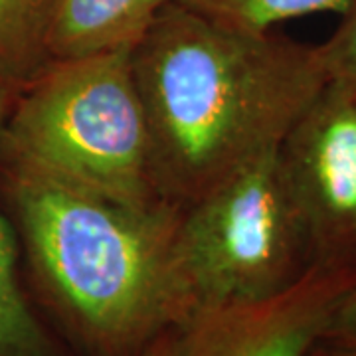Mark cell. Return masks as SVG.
<instances>
[{
  "label": "cell",
  "instance_id": "obj_1",
  "mask_svg": "<svg viewBox=\"0 0 356 356\" xmlns=\"http://www.w3.org/2000/svg\"><path fill=\"white\" fill-rule=\"evenodd\" d=\"M163 196L184 206L273 149L327 86L318 48L166 2L131 50Z\"/></svg>",
  "mask_w": 356,
  "mask_h": 356
},
{
  "label": "cell",
  "instance_id": "obj_2",
  "mask_svg": "<svg viewBox=\"0 0 356 356\" xmlns=\"http://www.w3.org/2000/svg\"><path fill=\"white\" fill-rule=\"evenodd\" d=\"M30 264L93 356H139L186 325L175 264L180 206H131L6 163Z\"/></svg>",
  "mask_w": 356,
  "mask_h": 356
},
{
  "label": "cell",
  "instance_id": "obj_3",
  "mask_svg": "<svg viewBox=\"0 0 356 356\" xmlns=\"http://www.w3.org/2000/svg\"><path fill=\"white\" fill-rule=\"evenodd\" d=\"M0 151L4 163L117 202L170 204L156 178L131 50L50 60L10 103Z\"/></svg>",
  "mask_w": 356,
  "mask_h": 356
},
{
  "label": "cell",
  "instance_id": "obj_4",
  "mask_svg": "<svg viewBox=\"0 0 356 356\" xmlns=\"http://www.w3.org/2000/svg\"><path fill=\"white\" fill-rule=\"evenodd\" d=\"M175 264L188 321L204 311L277 295L313 267L283 180L280 149L180 206Z\"/></svg>",
  "mask_w": 356,
  "mask_h": 356
},
{
  "label": "cell",
  "instance_id": "obj_5",
  "mask_svg": "<svg viewBox=\"0 0 356 356\" xmlns=\"http://www.w3.org/2000/svg\"><path fill=\"white\" fill-rule=\"evenodd\" d=\"M283 180L313 266L356 271V99L318 91L280 145Z\"/></svg>",
  "mask_w": 356,
  "mask_h": 356
},
{
  "label": "cell",
  "instance_id": "obj_6",
  "mask_svg": "<svg viewBox=\"0 0 356 356\" xmlns=\"http://www.w3.org/2000/svg\"><path fill=\"white\" fill-rule=\"evenodd\" d=\"M356 271L313 266L267 299L204 311L177 329L172 356H309Z\"/></svg>",
  "mask_w": 356,
  "mask_h": 356
},
{
  "label": "cell",
  "instance_id": "obj_7",
  "mask_svg": "<svg viewBox=\"0 0 356 356\" xmlns=\"http://www.w3.org/2000/svg\"><path fill=\"white\" fill-rule=\"evenodd\" d=\"M166 0H51V60L133 50Z\"/></svg>",
  "mask_w": 356,
  "mask_h": 356
},
{
  "label": "cell",
  "instance_id": "obj_8",
  "mask_svg": "<svg viewBox=\"0 0 356 356\" xmlns=\"http://www.w3.org/2000/svg\"><path fill=\"white\" fill-rule=\"evenodd\" d=\"M51 0H0V105L50 64L48 28Z\"/></svg>",
  "mask_w": 356,
  "mask_h": 356
},
{
  "label": "cell",
  "instance_id": "obj_9",
  "mask_svg": "<svg viewBox=\"0 0 356 356\" xmlns=\"http://www.w3.org/2000/svg\"><path fill=\"white\" fill-rule=\"evenodd\" d=\"M8 111L0 105V125ZM16 238L0 216V356H65L26 303L16 273Z\"/></svg>",
  "mask_w": 356,
  "mask_h": 356
},
{
  "label": "cell",
  "instance_id": "obj_10",
  "mask_svg": "<svg viewBox=\"0 0 356 356\" xmlns=\"http://www.w3.org/2000/svg\"><path fill=\"white\" fill-rule=\"evenodd\" d=\"M245 30H273V26L315 13L343 14L353 0H166Z\"/></svg>",
  "mask_w": 356,
  "mask_h": 356
},
{
  "label": "cell",
  "instance_id": "obj_11",
  "mask_svg": "<svg viewBox=\"0 0 356 356\" xmlns=\"http://www.w3.org/2000/svg\"><path fill=\"white\" fill-rule=\"evenodd\" d=\"M327 83H332L356 99V0L341 14L331 38L317 44Z\"/></svg>",
  "mask_w": 356,
  "mask_h": 356
},
{
  "label": "cell",
  "instance_id": "obj_12",
  "mask_svg": "<svg viewBox=\"0 0 356 356\" xmlns=\"http://www.w3.org/2000/svg\"><path fill=\"white\" fill-rule=\"evenodd\" d=\"M317 346L327 356H356V285L337 305Z\"/></svg>",
  "mask_w": 356,
  "mask_h": 356
},
{
  "label": "cell",
  "instance_id": "obj_13",
  "mask_svg": "<svg viewBox=\"0 0 356 356\" xmlns=\"http://www.w3.org/2000/svg\"><path fill=\"white\" fill-rule=\"evenodd\" d=\"M175 339H177V329L163 332L139 356H172V353H175Z\"/></svg>",
  "mask_w": 356,
  "mask_h": 356
},
{
  "label": "cell",
  "instance_id": "obj_14",
  "mask_svg": "<svg viewBox=\"0 0 356 356\" xmlns=\"http://www.w3.org/2000/svg\"><path fill=\"white\" fill-rule=\"evenodd\" d=\"M309 356H327V355H325V350H323V348H318L317 344H315V348L309 353Z\"/></svg>",
  "mask_w": 356,
  "mask_h": 356
}]
</instances>
